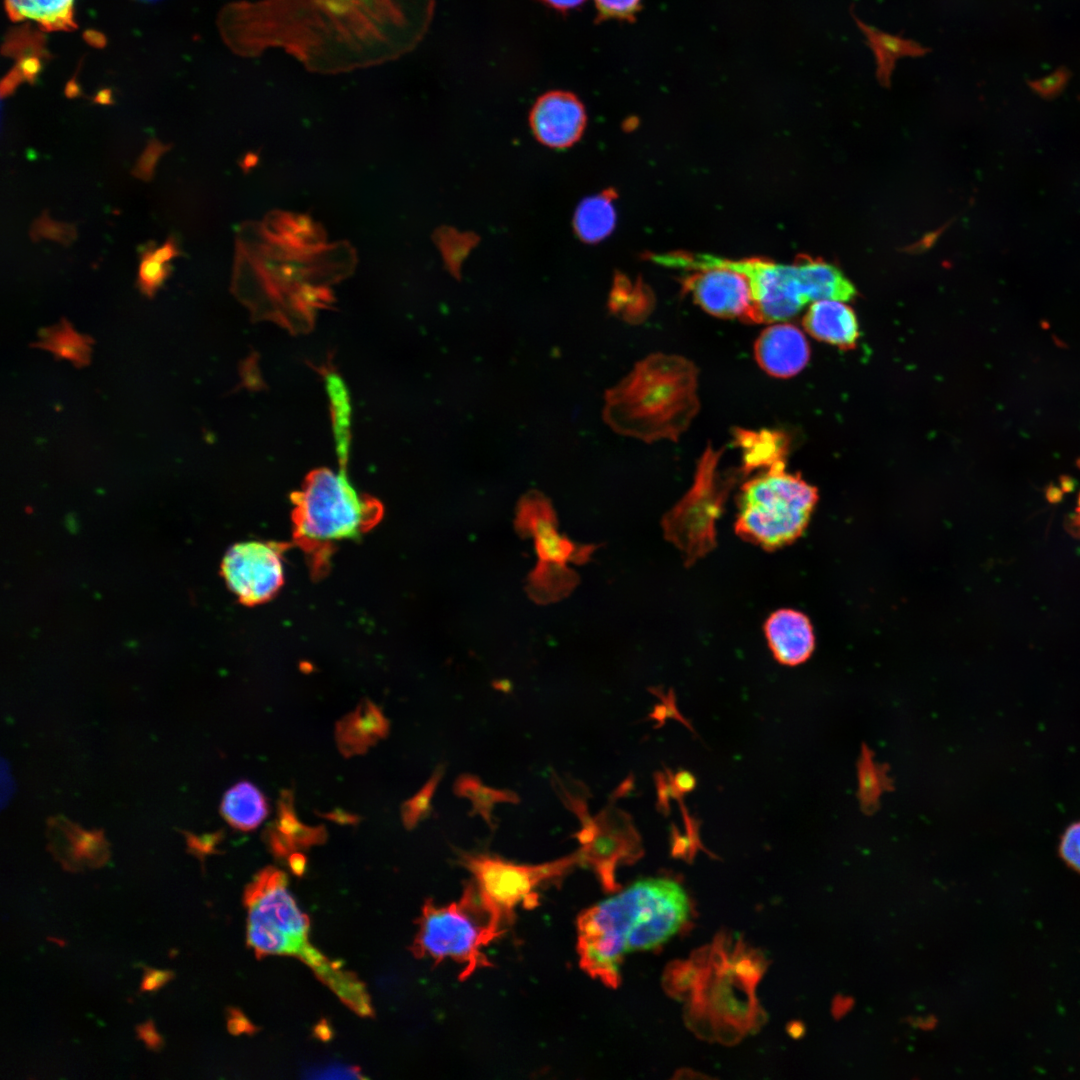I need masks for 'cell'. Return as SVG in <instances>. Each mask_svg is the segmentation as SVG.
Instances as JSON below:
<instances>
[{"instance_id": "cell-41", "label": "cell", "mask_w": 1080, "mask_h": 1080, "mask_svg": "<svg viewBox=\"0 0 1080 1080\" xmlns=\"http://www.w3.org/2000/svg\"><path fill=\"white\" fill-rule=\"evenodd\" d=\"M547 8L558 13L566 14L580 8L586 0H538Z\"/></svg>"}, {"instance_id": "cell-42", "label": "cell", "mask_w": 1080, "mask_h": 1080, "mask_svg": "<svg viewBox=\"0 0 1080 1080\" xmlns=\"http://www.w3.org/2000/svg\"><path fill=\"white\" fill-rule=\"evenodd\" d=\"M320 815L321 817H324L339 824L352 825L357 824L360 821V818L357 815H353L341 809H334L333 811L326 814L320 813Z\"/></svg>"}, {"instance_id": "cell-39", "label": "cell", "mask_w": 1080, "mask_h": 1080, "mask_svg": "<svg viewBox=\"0 0 1080 1080\" xmlns=\"http://www.w3.org/2000/svg\"><path fill=\"white\" fill-rule=\"evenodd\" d=\"M221 839V833H215L212 835H206L204 838L197 839L192 838L189 840V848L199 858L203 860V857L210 853H215V845Z\"/></svg>"}, {"instance_id": "cell-7", "label": "cell", "mask_w": 1080, "mask_h": 1080, "mask_svg": "<svg viewBox=\"0 0 1080 1080\" xmlns=\"http://www.w3.org/2000/svg\"><path fill=\"white\" fill-rule=\"evenodd\" d=\"M417 924L410 948L414 956L436 963L446 959L457 962L463 966L461 980L490 966L484 948L502 934L505 926L484 904L473 882L456 902L437 905L427 901Z\"/></svg>"}, {"instance_id": "cell-22", "label": "cell", "mask_w": 1080, "mask_h": 1080, "mask_svg": "<svg viewBox=\"0 0 1080 1080\" xmlns=\"http://www.w3.org/2000/svg\"><path fill=\"white\" fill-rule=\"evenodd\" d=\"M798 277L808 303L823 299L848 301L853 288L838 269L819 260H804L796 264Z\"/></svg>"}, {"instance_id": "cell-31", "label": "cell", "mask_w": 1080, "mask_h": 1080, "mask_svg": "<svg viewBox=\"0 0 1080 1080\" xmlns=\"http://www.w3.org/2000/svg\"><path fill=\"white\" fill-rule=\"evenodd\" d=\"M170 272V265L155 260L152 256V247H148L141 255L137 286L145 296L151 298L170 275Z\"/></svg>"}, {"instance_id": "cell-43", "label": "cell", "mask_w": 1080, "mask_h": 1080, "mask_svg": "<svg viewBox=\"0 0 1080 1080\" xmlns=\"http://www.w3.org/2000/svg\"><path fill=\"white\" fill-rule=\"evenodd\" d=\"M289 866L292 872L301 876L306 867V857L300 852H293L288 856Z\"/></svg>"}, {"instance_id": "cell-28", "label": "cell", "mask_w": 1080, "mask_h": 1080, "mask_svg": "<svg viewBox=\"0 0 1080 1080\" xmlns=\"http://www.w3.org/2000/svg\"><path fill=\"white\" fill-rule=\"evenodd\" d=\"M272 824L295 850L322 844L327 839V831L324 826L311 827L299 821L294 809V795L291 790L281 791L277 803V819Z\"/></svg>"}, {"instance_id": "cell-3", "label": "cell", "mask_w": 1080, "mask_h": 1080, "mask_svg": "<svg viewBox=\"0 0 1080 1080\" xmlns=\"http://www.w3.org/2000/svg\"><path fill=\"white\" fill-rule=\"evenodd\" d=\"M689 915L688 896L678 883L664 878L638 881L579 916L580 966L591 977L616 988L624 955L667 941Z\"/></svg>"}, {"instance_id": "cell-26", "label": "cell", "mask_w": 1080, "mask_h": 1080, "mask_svg": "<svg viewBox=\"0 0 1080 1080\" xmlns=\"http://www.w3.org/2000/svg\"><path fill=\"white\" fill-rule=\"evenodd\" d=\"M735 442L743 451L742 472L767 469L783 461L786 444L784 436L780 433L737 430Z\"/></svg>"}, {"instance_id": "cell-34", "label": "cell", "mask_w": 1080, "mask_h": 1080, "mask_svg": "<svg viewBox=\"0 0 1080 1080\" xmlns=\"http://www.w3.org/2000/svg\"><path fill=\"white\" fill-rule=\"evenodd\" d=\"M170 149V144L165 145L157 139H151L137 159L132 175L143 181H150L154 176L155 166L159 158Z\"/></svg>"}, {"instance_id": "cell-38", "label": "cell", "mask_w": 1080, "mask_h": 1080, "mask_svg": "<svg viewBox=\"0 0 1080 1080\" xmlns=\"http://www.w3.org/2000/svg\"><path fill=\"white\" fill-rule=\"evenodd\" d=\"M135 1031L137 1039L142 1040L148 1050L159 1052L162 1049L164 1040L157 1032L152 1019H148L147 1021L136 1025Z\"/></svg>"}, {"instance_id": "cell-30", "label": "cell", "mask_w": 1080, "mask_h": 1080, "mask_svg": "<svg viewBox=\"0 0 1080 1080\" xmlns=\"http://www.w3.org/2000/svg\"><path fill=\"white\" fill-rule=\"evenodd\" d=\"M444 774V768L434 770L425 784L401 805V820L407 830H411L429 813L432 798Z\"/></svg>"}, {"instance_id": "cell-15", "label": "cell", "mask_w": 1080, "mask_h": 1080, "mask_svg": "<svg viewBox=\"0 0 1080 1080\" xmlns=\"http://www.w3.org/2000/svg\"><path fill=\"white\" fill-rule=\"evenodd\" d=\"M536 138L553 148H566L581 137L586 112L579 98L568 91L553 90L541 95L530 112Z\"/></svg>"}, {"instance_id": "cell-18", "label": "cell", "mask_w": 1080, "mask_h": 1080, "mask_svg": "<svg viewBox=\"0 0 1080 1080\" xmlns=\"http://www.w3.org/2000/svg\"><path fill=\"white\" fill-rule=\"evenodd\" d=\"M768 646L775 659L794 666L805 662L815 647V636L808 617L796 610L773 612L764 624Z\"/></svg>"}, {"instance_id": "cell-24", "label": "cell", "mask_w": 1080, "mask_h": 1080, "mask_svg": "<svg viewBox=\"0 0 1080 1080\" xmlns=\"http://www.w3.org/2000/svg\"><path fill=\"white\" fill-rule=\"evenodd\" d=\"M93 339L78 333L63 319L58 325L40 331V340L33 344L51 352L57 360H68L80 368L89 364Z\"/></svg>"}, {"instance_id": "cell-20", "label": "cell", "mask_w": 1080, "mask_h": 1080, "mask_svg": "<svg viewBox=\"0 0 1080 1080\" xmlns=\"http://www.w3.org/2000/svg\"><path fill=\"white\" fill-rule=\"evenodd\" d=\"M803 324L814 338L842 348L854 346L859 336L854 311L842 299L812 302Z\"/></svg>"}, {"instance_id": "cell-25", "label": "cell", "mask_w": 1080, "mask_h": 1080, "mask_svg": "<svg viewBox=\"0 0 1080 1080\" xmlns=\"http://www.w3.org/2000/svg\"><path fill=\"white\" fill-rule=\"evenodd\" d=\"M75 0H6L14 20H32L48 30H61L74 24Z\"/></svg>"}, {"instance_id": "cell-1", "label": "cell", "mask_w": 1080, "mask_h": 1080, "mask_svg": "<svg viewBox=\"0 0 1080 1080\" xmlns=\"http://www.w3.org/2000/svg\"><path fill=\"white\" fill-rule=\"evenodd\" d=\"M434 6V0L243 2L236 7V47L248 56L284 49L322 72L380 64L417 46Z\"/></svg>"}, {"instance_id": "cell-40", "label": "cell", "mask_w": 1080, "mask_h": 1080, "mask_svg": "<svg viewBox=\"0 0 1080 1080\" xmlns=\"http://www.w3.org/2000/svg\"><path fill=\"white\" fill-rule=\"evenodd\" d=\"M180 255V251L177 248L176 240L170 236L160 247L153 249L152 256L155 260L161 263H167L172 258Z\"/></svg>"}, {"instance_id": "cell-6", "label": "cell", "mask_w": 1080, "mask_h": 1080, "mask_svg": "<svg viewBox=\"0 0 1080 1080\" xmlns=\"http://www.w3.org/2000/svg\"><path fill=\"white\" fill-rule=\"evenodd\" d=\"M817 500L815 487L786 472L784 461L776 463L741 487L735 532L765 550L779 549L802 535Z\"/></svg>"}, {"instance_id": "cell-2", "label": "cell", "mask_w": 1080, "mask_h": 1080, "mask_svg": "<svg viewBox=\"0 0 1080 1080\" xmlns=\"http://www.w3.org/2000/svg\"><path fill=\"white\" fill-rule=\"evenodd\" d=\"M766 968L759 950L735 934L720 932L688 959L671 962L662 984L684 1004V1021L696 1036L734 1045L766 1021L756 997Z\"/></svg>"}, {"instance_id": "cell-32", "label": "cell", "mask_w": 1080, "mask_h": 1080, "mask_svg": "<svg viewBox=\"0 0 1080 1080\" xmlns=\"http://www.w3.org/2000/svg\"><path fill=\"white\" fill-rule=\"evenodd\" d=\"M30 237L33 241L46 238L63 245H69L76 239L77 231L72 224L52 220L45 211L33 222Z\"/></svg>"}, {"instance_id": "cell-10", "label": "cell", "mask_w": 1080, "mask_h": 1080, "mask_svg": "<svg viewBox=\"0 0 1080 1080\" xmlns=\"http://www.w3.org/2000/svg\"><path fill=\"white\" fill-rule=\"evenodd\" d=\"M680 267L693 270L727 267L749 281L752 311L749 323H772L795 317L808 303L796 264H778L760 258L729 260L706 254H682Z\"/></svg>"}, {"instance_id": "cell-27", "label": "cell", "mask_w": 1080, "mask_h": 1080, "mask_svg": "<svg viewBox=\"0 0 1080 1080\" xmlns=\"http://www.w3.org/2000/svg\"><path fill=\"white\" fill-rule=\"evenodd\" d=\"M454 793L461 798H466L472 804V815L478 814L487 825L494 830L492 811L495 805L500 803L517 804L519 796L505 789H496L485 785L478 777L471 774L459 776L453 787Z\"/></svg>"}, {"instance_id": "cell-9", "label": "cell", "mask_w": 1080, "mask_h": 1080, "mask_svg": "<svg viewBox=\"0 0 1080 1080\" xmlns=\"http://www.w3.org/2000/svg\"><path fill=\"white\" fill-rule=\"evenodd\" d=\"M459 856L460 863L472 874L482 901L504 925L511 921L517 906L537 903L539 887L580 864L577 852L536 865L516 864L486 854L462 852Z\"/></svg>"}, {"instance_id": "cell-11", "label": "cell", "mask_w": 1080, "mask_h": 1080, "mask_svg": "<svg viewBox=\"0 0 1080 1080\" xmlns=\"http://www.w3.org/2000/svg\"><path fill=\"white\" fill-rule=\"evenodd\" d=\"M719 456L714 449H706L693 486L664 519L666 537L685 553L688 563L702 557L715 545V521L728 489L717 482Z\"/></svg>"}, {"instance_id": "cell-4", "label": "cell", "mask_w": 1080, "mask_h": 1080, "mask_svg": "<svg viewBox=\"0 0 1080 1080\" xmlns=\"http://www.w3.org/2000/svg\"><path fill=\"white\" fill-rule=\"evenodd\" d=\"M334 434L338 471L317 468L291 494L294 544L304 553L311 575L317 579L328 573L336 544L363 536L384 513L378 499L359 492L348 478L350 432Z\"/></svg>"}, {"instance_id": "cell-35", "label": "cell", "mask_w": 1080, "mask_h": 1080, "mask_svg": "<svg viewBox=\"0 0 1080 1080\" xmlns=\"http://www.w3.org/2000/svg\"><path fill=\"white\" fill-rule=\"evenodd\" d=\"M1060 853L1068 865L1080 872V822L1066 830L1060 844Z\"/></svg>"}, {"instance_id": "cell-17", "label": "cell", "mask_w": 1080, "mask_h": 1080, "mask_svg": "<svg viewBox=\"0 0 1080 1080\" xmlns=\"http://www.w3.org/2000/svg\"><path fill=\"white\" fill-rule=\"evenodd\" d=\"M759 366L769 375L791 377L808 363L810 350L803 332L792 324H776L762 331L754 346Z\"/></svg>"}, {"instance_id": "cell-8", "label": "cell", "mask_w": 1080, "mask_h": 1080, "mask_svg": "<svg viewBox=\"0 0 1080 1080\" xmlns=\"http://www.w3.org/2000/svg\"><path fill=\"white\" fill-rule=\"evenodd\" d=\"M247 908V943L258 958L268 955L298 957L318 978L333 961L308 940L310 922L288 889L286 874L272 866L259 871L243 897Z\"/></svg>"}, {"instance_id": "cell-14", "label": "cell", "mask_w": 1080, "mask_h": 1080, "mask_svg": "<svg viewBox=\"0 0 1080 1080\" xmlns=\"http://www.w3.org/2000/svg\"><path fill=\"white\" fill-rule=\"evenodd\" d=\"M690 271L682 281L683 289L703 310L717 317L750 322L752 295L745 275L727 267Z\"/></svg>"}, {"instance_id": "cell-21", "label": "cell", "mask_w": 1080, "mask_h": 1080, "mask_svg": "<svg viewBox=\"0 0 1080 1080\" xmlns=\"http://www.w3.org/2000/svg\"><path fill=\"white\" fill-rule=\"evenodd\" d=\"M224 819L241 831L256 829L268 816L264 794L251 782L241 781L226 791L220 805Z\"/></svg>"}, {"instance_id": "cell-33", "label": "cell", "mask_w": 1080, "mask_h": 1080, "mask_svg": "<svg viewBox=\"0 0 1080 1080\" xmlns=\"http://www.w3.org/2000/svg\"><path fill=\"white\" fill-rule=\"evenodd\" d=\"M598 21L617 19L632 21L641 8L642 0H593Z\"/></svg>"}, {"instance_id": "cell-45", "label": "cell", "mask_w": 1080, "mask_h": 1080, "mask_svg": "<svg viewBox=\"0 0 1080 1080\" xmlns=\"http://www.w3.org/2000/svg\"><path fill=\"white\" fill-rule=\"evenodd\" d=\"M247 1027V1021L243 1016H240L236 1010H231V1018L228 1021V1028L231 1033H237L243 1031Z\"/></svg>"}, {"instance_id": "cell-16", "label": "cell", "mask_w": 1080, "mask_h": 1080, "mask_svg": "<svg viewBox=\"0 0 1080 1080\" xmlns=\"http://www.w3.org/2000/svg\"><path fill=\"white\" fill-rule=\"evenodd\" d=\"M519 512L520 528L534 537L536 552L543 566L566 568L565 564L575 559L577 554H585L583 551L577 552L576 546L558 532L550 505L542 496L532 494L525 497Z\"/></svg>"}, {"instance_id": "cell-12", "label": "cell", "mask_w": 1080, "mask_h": 1080, "mask_svg": "<svg viewBox=\"0 0 1080 1080\" xmlns=\"http://www.w3.org/2000/svg\"><path fill=\"white\" fill-rule=\"evenodd\" d=\"M555 779V789L562 801L581 821L582 828L576 835L581 845L577 851L580 864L593 869L606 891L618 890L615 879L617 865L632 860L637 854L629 839L619 832L615 822L617 815L607 809L597 817L590 818L583 800L574 789L566 781Z\"/></svg>"}, {"instance_id": "cell-44", "label": "cell", "mask_w": 1080, "mask_h": 1080, "mask_svg": "<svg viewBox=\"0 0 1080 1080\" xmlns=\"http://www.w3.org/2000/svg\"><path fill=\"white\" fill-rule=\"evenodd\" d=\"M879 45L889 54H897L902 50V43L895 37L888 35H882L879 38Z\"/></svg>"}, {"instance_id": "cell-19", "label": "cell", "mask_w": 1080, "mask_h": 1080, "mask_svg": "<svg viewBox=\"0 0 1080 1080\" xmlns=\"http://www.w3.org/2000/svg\"><path fill=\"white\" fill-rule=\"evenodd\" d=\"M390 724L374 702L363 698L357 707L336 722L337 748L345 757L366 753L389 733Z\"/></svg>"}, {"instance_id": "cell-13", "label": "cell", "mask_w": 1080, "mask_h": 1080, "mask_svg": "<svg viewBox=\"0 0 1080 1080\" xmlns=\"http://www.w3.org/2000/svg\"><path fill=\"white\" fill-rule=\"evenodd\" d=\"M288 545L251 540L231 546L221 564L222 576L246 606L271 600L284 583L283 555Z\"/></svg>"}, {"instance_id": "cell-5", "label": "cell", "mask_w": 1080, "mask_h": 1080, "mask_svg": "<svg viewBox=\"0 0 1080 1080\" xmlns=\"http://www.w3.org/2000/svg\"><path fill=\"white\" fill-rule=\"evenodd\" d=\"M697 378L691 361L652 354L607 391L603 418L625 436L648 443L676 441L699 410Z\"/></svg>"}, {"instance_id": "cell-46", "label": "cell", "mask_w": 1080, "mask_h": 1080, "mask_svg": "<svg viewBox=\"0 0 1080 1080\" xmlns=\"http://www.w3.org/2000/svg\"><path fill=\"white\" fill-rule=\"evenodd\" d=\"M97 101L101 103H109V95L106 92H103L99 94V96L97 97Z\"/></svg>"}, {"instance_id": "cell-29", "label": "cell", "mask_w": 1080, "mask_h": 1080, "mask_svg": "<svg viewBox=\"0 0 1080 1080\" xmlns=\"http://www.w3.org/2000/svg\"><path fill=\"white\" fill-rule=\"evenodd\" d=\"M648 302L647 291L641 285L639 286L638 283L633 285L623 277L615 280L609 300V307L613 312L622 314L624 318L631 321L639 320L642 315L647 314L648 310V306L640 303L648 304Z\"/></svg>"}, {"instance_id": "cell-47", "label": "cell", "mask_w": 1080, "mask_h": 1080, "mask_svg": "<svg viewBox=\"0 0 1080 1080\" xmlns=\"http://www.w3.org/2000/svg\"><path fill=\"white\" fill-rule=\"evenodd\" d=\"M1080 504V503H1079ZM1080 506V505H1079Z\"/></svg>"}, {"instance_id": "cell-23", "label": "cell", "mask_w": 1080, "mask_h": 1080, "mask_svg": "<svg viewBox=\"0 0 1080 1080\" xmlns=\"http://www.w3.org/2000/svg\"><path fill=\"white\" fill-rule=\"evenodd\" d=\"M614 199V192L605 191L586 198L579 204L574 216V227L583 241L599 242L613 231L616 223Z\"/></svg>"}, {"instance_id": "cell-36", "label": "cell", "mask_w": 1080, "mask_h": 1080, "mask_svg": "<svg viewBox=\"0 0 1080 1080\" xmlns=\"http://www.w3.org/2000/svg\"><path fill=\"white\" fill-rule=\"evenodd\" d=\"M144 971L140 983V992H156L175 977L171 970H160L142 965Z\"/></svg>"}, {"instance_id": "cell-37", "label": "cell", "mask_w": 1080, "mask_h": 1080, "mask_svg": "<svg viewBox=\"0 0 1080 1080\" xmlns=\"http://www.w3.org/2000/svg\"><path fill=\"white\" fill-rule=\"evenodd\" d=\"M309 1077L314 1078H363L359 1068L343 1065H328L311 1068Z\"/></svg>"}]
</instances>
